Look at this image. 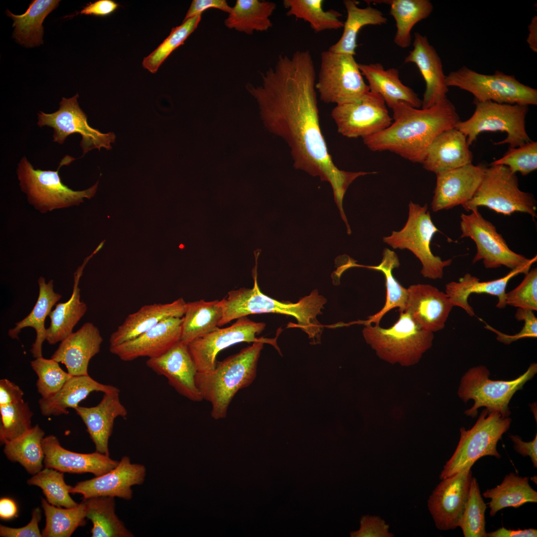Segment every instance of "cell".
<instances>
[{"mask_svg": "<svg viewBox=\"0 0 537 537\" xmlns=\"http://www.w3.org/2000/svg\"><path fill=\"white\" fill-rule=\"evenodd\" d=\"M483 496L491 499L487 505L491 517L507 507L518 508L528 502H537V492L530 485L529 477L513 472L506 475L500 485L486 490Z\"/></svg>", "mask_w": 537, "mask_h": 537, "instance_id": "cell-40", "label": "cell"}, {"mask_svg": "<svg viewBox=\"0 0 537 537\" xmlns=\"http://www.w3.org/2000/svg\"><path fill=\"white\" fill-rule=\"evenodd\" d=\"M529 34L527 41L534 52L537 51V17L535 16L528 26Z\"/></svg>", "mask_w": 537, "mask_h": 537, "instance_id": "cell-62", "label": "cell"}, {"mask_svg": "<svg viewBox=\"0 0 537 537\" xmlns=\"http://www.w3.org/2000/svg\"><path fill=\"white\" fill-rule=\"evenodd\" d=\"M391 124L363 139L371 151H388L414 163H422L432 143L441 133L455 128L460 121L453 103L447 98L428 108L399 102L392 108Z\"/></svg>", "mask_w": 537, "mask_h": 537, "instance_id": "cell-2", "label": "cell"}, {"mask_svg": "<svg viewBox=\"0 0 537 537\" xmlns=\"http://www.w3.org/2000/svg\"><path fill=\"white\" fill-rule=\"evenodd\" d=\"M446 84L469 92L475 101L522 105L537 104V90L520 83L513 75L496 71L477 73L463 66L446 76Z\"/></svg>", "mask_w": 537, "mask_h": 537, "instance_id": "cell-12", "label": "cell"}, {"mask_svg": "<svg viewBox=\"0 0 537 537\" xmlns=\"http://www.w3.org/2000/svg\"><path fill=\"white\" fill-rule=\"evenodd\" d=\"M475 109L467 120L459 121L455 128L466 137L469 146L478 135L485 131H501L506 138L495 145L508 144L509 148L521 146L531 141L526 129L528 106L498 103L491 101H474Z\"/></svg>", "mask_w": 537, "mask_h": 537, "instance_id": "cell-10", "label": "cell"}, {"mask_svg": "<svg viewBox=\"0 0 537 537\" xmlns=\"http://www.w3.org/2000/svg\"><path fill=\"white\" fill-rule=\"evenodd\" d=\"M413 46L404 62L415 64L420 71L426 84L421 107L428 108L447 97L446 76L440 57L426 36L416 32Z\"/></svg>", "mask_w": 537, "mask_h": 537, "instance_id": "cell-25", "label": "cell"}, {"mask_svg": "<svg viewBox=\"0 0 537 537\" xmlns=\"http://www.w3.org/2000/svg\"><path fill=\"white\" fill-rule=\"evenodd\" d=\"M315 88L320 99L340 105L359 101L370 90L354 56L322 52Z\"/></svg>", "mask_w": 537, "mask_h": 537, "instance_id": "cell-13", "label": "cell"}, {"mask_svg": "<svg viewBox=\"0 0 537 537\" xmlns=\"http://www.w3.org/2000/svg\"><path fill=\"white\" fill-rule=\"evenodd\" d=\"M261 75V85L249 84L247 88L257 100L266 126L286 142L294 167L329 182L335 202L342 205L349 185L363 174L339 169L329 152L320 125L310 52L280 55L275 66Z\"/></svg>", "mask_w": 537, "mask_h": 537, "instance_id": "cell-1", "label": "cell"}, {"mask_svg": "<svg viewBox=\"0 0 537 537\" xmlns=\"http://www.w3.org/2000/svg\"><path fill=\"white\" fill-rule=\"evenodd\" d=\"M461 206L468 212L485 206L505 215L519 212L537 217V201L533 195L520 189L516 174L503 165L486 167L474 196Z\"/></svg>", "mask_w": 537, "mask_h": 537, "instance_id": "cell-7", "label": "cell"}, {"mask_svg": "<svg viewBox=\"0 0 537 537\" xmlns=\"http://www.w3.org/2000/svg\"><path fill=\"white\" fill-rule=\"evenodd\" d=\"M399 312L398 319L390 327L365 324L362 334L380 358L409 365L418 362L432 347L434 333L420 328L406 312Z\"/></svg>", "mask_w": 537, "mask_h": 537, "instance_id": "cell-6", "label": "cell"}, {"mask_svg": "<svg viewBox=\"0 0 537 537\" xmlns=\"http://www.w3.org/2000/svg\"><path fill=\"white\" fill-rule=\"evenodd\" d=\"M30 365L37 375L36 387L42 398L55 394L72 376L63 370L59 362L51 358H35L31 361Z\"/></svg>", "mask_w": 537, "mask_h": 537, "instance_id": "cell-50", "label": "cell"}, {"mask_svg": "<svg viewBox=\"0 0 537 537\" xmlns=\"http://www.w3.org/2000/svg\"><path fill=\"white\" fill-rule=\"evenodd\" d=\"M472 160L466 137L453 128L436 138L422 164L425 170L437 175L471 164Z\"/></svg>", "mask_w": 537, "mask_h": 537, "instance_id": "cell-30", "label": "cell"}, {"mask_svg": "<svg viewBox=\"0 0 537 537\" xmlns=\"http://www.w3.org/2000/svg\"><path fill=\"white\" fill-rule=\"evenodd\" d=\"M367 3H385L390 5V14L396 22V32L394 43L401 48L409 47L411 43V31L420 21L427 18L433 9L429 0H366Z\"/></svg>", "mask_w": 537, "mask_h": 537, "instance_id": "cell-39", "label": "cell"}, {"mask_svg": "<svg viewBox=\"0 0 537 537\" xmlns=\"http://www.w3.org/2000/svg\"><path fill=\"white\" fill-rule=\"evenodd\" d=\"M63 473L53 468L45 467L33 475L27 482L30 485L40 487L47 501L51 505L65 508L76 507L78 503L70 495L72 486L65 482Z\"/></svg>", "mask_w": 537, "mask_h": 537, "instance_id": "cell-46", "label": "cell"}, {"mask_svg": "<svg viewBox=\"0 0 537 537\" xmlns=\"http://www.w3.org/2000/svg\"><path fill=\"white\" fill-rule=\"evenodd\" d=\"M256 266L254 273V284L251 289L241 288L229 291L222 299L223 315L219 326L250 314L274 313L291 315L298 322V327L306 333L314 344L320 343L322 326L317 320L327 300L318 290L302 298L296 303L282 302L269 297L260 291L257 282Z\"/></svg>", "mask_w": 537, "mask_h": 537, "instance_id": "cell-3", "label": "cell"}, {"mask_svg": "<svg viewBox=\"0 0 537 537\" xmlns=\"http://www.w3.org/2000/svg\"><path fill=\"white\" fill-rule=\"evenodd\" d=\"M186 302L182 298L170 303H154L142 306L129 314L110 335L109 347H113L135 338L171 317H183Z\"/></svg>", "mask_w": 537, "mask_h": 537, "instance_id": "cell-29", "label": "cell"}, {"mask_svg": "<svg viewBox=\"0 0 537 537\" xmlns=\"http://www.w3.org/2000/svg\"><path fill=\"white\" fill-rule=\"evenodd\" d=\"M24 393L20 388L7 379L0 380V406L20 401Z\"/></svg>", "mask_w": 537, "mask_h": 537, "instance_id": "cell-58", "label": "cell"}, {"mask_svg": "<svg viewBox=\"0 0 537 537\" xmlns=\"http://www.w3.org/2000/svg\"><path fill=\"white\" fill-rule=\"evenodd\" d=\"M57 0H33L25 12L13 14L8 9L6 14L13 21V37L25 47L38 46L43 43V22L46 17L59 5Z\"/></svg>", "mask_w": 537, "mask_h": 537, "instance_id": "cell-36", "label": "cell"}, {"mask_svg": "<svg viewBox=\"0 0 537 537\" xmlns=\"http://www.w3.org/2000/svg\"><path fill=\"white\" fill-rule=\"evenodd\" d=\"M46 524L42 531L43 537H69L86 521L85 506L83 501L72 508H62L50 504L42 498Z\"/></svg>", "mask_w": 537, "mask_h": 537, "instance_id": "cell-45", "label": "cell"}, {"mask_svg": "<svg viewBox=\"0 0 537 537\" xmlns=\"http://www.w3.org/2000/svg\"><path fill=\"white\" fill-rule=\"evenodd\" d=\"M182 317L166 319L134 339L109 347V351L121 360L141 357H158L181 340Z\"/></svg>", "mask_w": 537, "mask_h": 537, "instance_id": "cell-21", "label": "cell"}, {"mask_svg": "<svg viewBox=\"0 0 537 537\" xmlns=\"http://www.w3.org/2000/svg\"><path fill=\"white\" fill-rule=\"evenodd\" d=\"M287 16L307 22L316 33L338 30L344 26L342 13L334 9L325 10L323 0H283Z\"/></svg>", "mask_w": 537, "mask_h": 537, "instance_id": "cell-44", "label": "cell"}, {"mask_svg": "<svg viewBox=\"0 0 537 537\" xmlns=\"http://www.w3.org/2000/svg\"><path fill=\"white\" fill-rule=\"evenodd\" d=\"M438 231L432 221L427 204L421 206L411 201L408 217L404 227L399 231H392L390 236L384 237L383 242L393 249L411 251L421 262V273L424 277L441 279L444 268L450 265L452 260H442L432 252L431 243Z\"/></svg>", "mask_w": 537, "mask_h": 537, "instance_id": "cell-11", "label": "cell"}, {"mask_svg": "<svg viewBox=\"0 0 537 537\" xmlns=\"http://www.w3.org/2000/svg\"><path fill=\"white\" fill-rule=\"evenodd\" d=\"M45 467L62 472L91 473L98 476L115 467L119 461L97 451L90 453L73 452L64 448L54 435L44 437L42 442Z\"/></svg>", "mask_w": 537, "mask_h": 537, "instance_id": "cell-24", "label": "cell"}, {"mask_svg": "<svg viewBox=\"0 0 537 537\" xmlns=\"http://www.w3.org/2000/svg\"><path fill=\"white\" fill-rule=\"evenodd\" d=\"M102 341L98 328L87 322L61 342L51 358L64 364L72 376L89 375L90 361L99 353Z\"/></svg>", "mask_w": 537, "mask_h": 537, "instance_id": "cell-26", "label": "cell"}, {"mask_svg": "<svg viewBox=\"0 0 537 537\" xmlns=\"http://www.w3.org/2000/svg\"><path fill=\"white\" fill-rule=\"evenodd\" d=\"M75 158L65 156L56 171L35 169L25 157L18 164L16 171L19 185L29 203L42 213L79 205L84 198L90 199L96 193L98 181L90 188L74 190L62 182L60 168L69 165Z\"/></svg>", "mask_w": 537, "mask_h": 537, "instance_id": "cell-5", "label": "cell"}, {"mask_svg": "<svg viewBox=\"0 0 537 537\" xmlns=\"http://www.w3.org/2000/svg\"><path fill=\"white\" fill-rule=\"evenodd\" d=\"M201 19L198 15L183 21L182 23L172 29L170 35L151 54L144 58L143 67L152 73H155L167 57L196 29Z\"/></svg>", "mask_w": 537, "mask_h": 537, "instance_id": "cell-48", "label": "cell"}, {"mask_svg": "<svg viewBox=\"0 0 537 537\" xmlns=\"http://www.w3.org/2000/svg\"><path fill=\"white\" fill-rule=\"evenodd\" d=\"M209 8H216L229 13L231 7L225 0H193L183 21L198 15Z\"/></svg>", "mask_w": 537, "mask_h": 537, "instance_id": "cell-56", "label": "cell"}, {"mask_svg": "<svg viewBox=\"0 0 537 537\" xmlns=\"http://www.w3.org/2000/svg\"><path fill=\"white\" fill-rule=\"evenodd\" d=\"M276 7L270 1L237 0L224 20L225 25L249 35L255 31H266L272 26L269 17Z\"/></svg>", "mask_w": 537, "mask_h": 537, "instance_id": "cell-38", "label": "cell"}, {"mask_svg": "<svg viewBox=\"0 0 537 537\" xmlns=\"http://www.w3.org/2000/svg\"><path fill=\"white\" fill-rule=\"evenodd\" d=\"M265 326L264 323L255 322L247 316L243 317L237 319L229 327H219L189 343V350L197 371L206 372L213 370L217 364L216 357L218 353L237 343L261 342L271 344L279 350L276 338L256 337V335L260 334Z\"/></svg>", "mask_w": 537, "mask_h": 537, "instance_id": "cell-16", "label": "cell"}, {"mask_svg": "<svg viewBox=\"0 0 537 537\" xmlns=\"http://www.w3.org/2000/svg\"><path fill=\"white\" fill-rule=\"evenodd\" d=\"M514 443L515 451L523 456H529L533 462L534 467H537V435L531 442H525L518 435H510Z\"/></svg>", "mask_w": 537, "mask_h": 537, "instance_id": "cell-59", "label": "cell"}, {"mask_svg": "<svg viewBox=\"0 0 537 537\" xmlns=\"http://www.w3.org/2000/svg\"><path fill=\"white\" fill-rule=\"evenodd\" d=\"M485 168L471 163L437 174L433 211L450 209L470 200L481 182Z\"/></svg>", "mask_w": 537, "mask_h": 537, "instance_id": "cell-22", "label": "cell"}, {"mask_svg": "<svg viewBox=\"0 0 537 537\" xmlns=\"http://www.w3.org/2000/svg\"><path fill=\"white\" fill-rule=\"evenodd\" d=\"M360 529L351 533L352 537H390L389 526L377 516H363L360 520Z\"/></svg>", "mask_w": 537, "mask_h": 537, "instance_id": "cell-54", "label": "cell"}, {"mask_svg": "<svg viewBox=\"0 0 537 537\" xmlns=\"http://www.w3.org/2000/svg\"><path fill=\"white\" fill-rule=\"evenodd\" d=\"M472 478L471 467L462 469L443 479L430 495L428 508L438 529L447 531L458 527Z\"/></svg>", "mask_w": 537, "mask_h": 537, "instance_id": "cell-18", "label": "cell"}, {"mask_svg": "<svg viewBox=\"0 0 537 537\" xmlns=\"http://www.w3.org/2000/svg\"><path fill=\"white\" fill-rule=\"evenodd\" d=\"M146 476V468L134 463L123 456L117 466L106 473L78 482L71 487V493L82 494L84 499L97 496L118 497L130 500L133 497L132 487L141 485Z\"/></svg>", "mask_w": 537, "mask_h": 537, "instance_id": "cell-19", "label": "cell"}, {"mask_svg": "<svg viewBox=\"0 0 537 537\" xmlns=\"http://www.w3.org/2000/svg\"><path fill=\"white\" fill-rule=\"evenodd\" d=\"M39 294L35 306L29 314L15 326L9 330L8 336L12 339H17L21 330L26 327H32L36 331V337L30 352L35 358L42 357V345L46 339V329L45 321L51 312L54 305L61 299L62 295L54 290L53 280L46 282L43 277L38 280Z\"/></svg>", "mask_w": 537, "mask_h": 537, "instance_id": "cell-33", "label": "cell"}, {"mask_svg": "<svg viewBox=\"0 0 537 537\" xmlns=\"http://www.w3.org/2000/svg\"><path fill=\"white\" fill-rule=\"evenodd\" d=\"M0 441L2 445L18 438L32 427L33 413L23 399L0 405Z\"/></svg>", "mask_w": 537, "mask_h": 537, "instance_id": "cell-47", "label": "cell"}, {"mask_svg": "<svg viewBox=\"0 0 537 537\" xmlns=\"http://www.w3.org/2000/svg\"><path fill=\"white\" fill-rule=\"evenodd\" d=\"M146 365L166 377L177 392L194 402L202 400L195 383L197 369L187 344L180 341L162 355L148 358Z\"/></svg>", "mask_w": 537, "mask_h": 537, "instance_id": "cell-20", "label": "cell"}, {"mask_svg": "<svg viewBox=\"0 0 537 537\" xmlns=\"http://www.w3.org/2000/svg\"><path fill=\"white\" fill-rule=\"evenodd\" d=\"M484 502L476 479L472 477L467 501L458 527L465 537H487Z\"/></svg>", "mask_w": 537, "mask_h": 537, "instance_id": "cell-49", "label": "cell"}, {"mask_svg": "<svg viewBox=\"0 0 537 537\" xmlns=\"http://www.w3.org/2000/svg\"><path fill=\"white\" fill-rule=\"evenodd\" d=\"M119 392L104 393L101 400L95 406L79 405L74 409L86 425L96 451L108 456V441L114 421L118 417L125 418L128 414L120 400Z\"/></svg>", "mask_w": 537, "mask_h": 537, "instance_id": "cell-27", "label": "cell"}, {"mask_svg": "<svg viewBox=\"0 0 537 537\" xmlns=\"http://www.w3.org/2000/svg\"><path fill=\"white\" fill-rule=\"evenodd\" d=\"M223 315L222 300L186 302L182 317L181 341L188 344L219 328Z\"/></svg>", "mask_w": 537, "mask_h": 537, "instance_id": "cell-37", "label": "cell"}, {"mask_svg": "<svg viewBox=\"0 0 537 537\" xmlns=\"http://www.w3.org/2000/svg\"><path fill=\"white\" fill-rule=\"evenodd\" d=\"M44 437V432L37 424L18 438L6 442L3 452L9 460L18 462L33 475L43 466L42 442Z\"/></svg>", "mask_w": 537, "mask_h": 537, "instance_id": "cell-42", "label": "cell"}, {"mask_svg": "<svg viewBox=\"0 0 537 537\" xmlns=\"http://www.w3.org/2000/svg\"><path fill=\"white\" fill-rule=\"evenodd\" d=\"M407 289L404 311L424 330L434 333L443 329L453 307L446 293L430 284H413Z\"/></svg>", "mask_w": 537, "mask_h": 537, "instance_id": "cell-23", "label": "cell"}, {"mask_svg": "<svg viewBox=\"0 0 537 537\" xmlns=\"http://www.w3.org/2000/svg\"><path fill=\"white\" fill-rule=\"evenodd\" d=\"M90 260L87 258L74 276V285L70 298L66 302L58 303L49 315V327L46 329V339L49 344L61 342L73 333L75 325L87 310V304L80 299L79 281L84 267Z\"/></svg>", "mask_w": 537, "mask_h": 537, "instance_id": "cell-34", "label": "cell"}, {"mask_svg": "<svg viewBox=\"0 0 537 537\" xmlns=\"http://www.w3.org/2000/svg\"><path fill=\"white\" fill-rule=\"evenodd\" d=\"M264 344L254 342L217 363L213 370L197 372L196 385L202 400L211 404V416L215 420L225 418L236 394L249 386L255 380Z\"/></svg>", "mask_w": 537, "mask_h": 537, "instance_id": "cell-4", "label": "cell"}, {"mask_svg": "<svg viewBox=\"0 0 537 537\" xmlns=\"http://www.w3.org/2000/svg\"><path fill=\"white\" fill-rule=\"evenodd\" d=\"M400 262L396 254L388 248H385L382 253V259L379 265L376 266H365L353 264L352 267H361L372 268L382 272L385 276L386 297L384 307L377 313L368 317L365 321L358 323H371L379 325L382 317L389 310L398 308L399 312L404 311L407 298V289L403 287L392 274L394 268L399 267Z\"/></svg>", "mask_w": 537, "mask_h": 537, "instance_id": "cell-43", "label": "cell"}, {"mask_svg": "<svg viewBox=\"0 0 537 537\" xmlns=\"http://www.w3.org/2000/svg\"><path fill=\"white\" fill-rule=\"evenodd\" d=\"M331 116L338 132L350 138L364 139L377 134L393 120L382 97L370 90L358 101L336 105Z\"/></svg>", "mask_w": 537, "mask_h": 537, "instance_id": "cell-17", "label": "cell"}, {"mask_svg": "<svg viewBox=\"0 0 537 537\" xmlns=\"http://www.w3.org/2000/svg\"><path fill=\"white\" fill-rule=\"evenodd\" d=\"M343 3L347 13L346 21L344 22L343 32L339 40L328 50L336 53L355 56L360 30L366 25L386 24L387 18L381 11L369 5L361 8L358 6V2L355 0H344Z\"/></svg>", "mask_w": 537, "mask_h": 537, "instance_id": "cell-35", "label": "cell"}, {"mask_svg": "<svg viewBox=\"0 0 537 537\" xmlns=\"http://www.w3.org/2000/svg\"><path fill=\"white\" fill-rule=\"evenodd\" d=\"M78 97V93L71 98L62 97L59 108L53 113L40 111L37 114L38 125L51 127L53 129V140L60 144H63L69 135L80 134L83 155L93 149H111V143L115 141V134L112 132L102 133L91 128L88 123L87 115L79 105Z\"/></svg>", "mask_w": 537, "mask_h": 537, "instance_id": "cell-15", "label": "cell"}, {"mask_svg": "<svg viewBox=\"0 0 537 537\" xmlns=\"http://www.w3.org/2000/svg\"><path fill=\"white\" fill-rule=\"evenodd\" d=\"M460 223L461 238H469L476 246L472 263L482 261L487 268L505 266L511 270L529 264L533 259L511 250L495 226L483 217L476 208L469 214L462 213Z\"/></svg>", "mask_w": 537, "mask_h": 537, "instance_id": "cell-14", "label": "cell"}, {"mask_svg": "<svg viewBox=\"0 0 537 537\" xmlns=\"http://www.w3.org/2000/svg\"><path fill=\"white\" fill-rule=\"evenodd\" d=\"M511 421L510 418L502 416L499 412H489L484 409L470 430L460 428L458 445L444 466L440 478L443 479L462 469L472 467L483 456L489 455L500 458L497 444L509 429Z\"/></svg>", "mask_w": 537, "mask_h": 537, "instance_id": "cell-9", "label": "cell"}, {"mask_svg": "<svg viewBox=\"0 0 537 537\" xmlns=\"http://www.w3.org/2000/svg\"><path fill=\"white\" fill-rule=\"evenodd\" d=\"M515 318L519 321H524V325L520 332L513 335L504 334L486 324V328L497 334V340L506 345H509L518 340L537 337V318L534 312L530 310L518 308Z\"/></svg>", "mask_w": 537, "mask_h": 537, "instance_id": "cell-53", "label": "cell"}, {"mask_svg": "<svg viewBox=\"0 0 537 537\" xmlns=\"http://www.w3.org/2000/svg\"><path fill=\"white\" fill-rule=\"evenodd\" d=\"M86 517L92 524V537H133L115 514L114 497L97 496L85 499Z\"/></svg>", "mask_w": 537, "mask_h": 537, "instance_id": "cell-41", "label": "cell"}, {"mask_svg": "<svg viewBox=\"0 0 537 537\" xmlns=\"http://www.w3.org/2000/svg\"><path fill=\"white\" fill-rule=\"evenodd\" d=\"M537 372V364H531L527 371L518 378L509 381L493 380L489 379L490 372L484 365L473 367L462 377L458 387V395L466 403L474 401V405L464 413L475 417L478 409L485 407L489 412H499L502 416L511 414L509 404L517 390L532 379Z\"/></svg>", "mask_w": 537, "mask_h": 537, "instance_id": "cell-8", "label": "cell"}, {"mask_svg": "<svg viewBox=\"0 0 537 537\" xmlns=\"http://www.w3.org/2000/svg\"><path fill=\"white\" fill-rule=\"evenodd\" d=\"M118 7V3L112 0H98L89 3L80 11L66 17L74 16L79 14L96 16H106L115 11Z\"/></svg>", "mask_w": 537, "mask_h": 537, "instance_id": "cell-57", "label": "cell"}, {"mask_svg": "<svg viewBox=\"0 0 537 537\" xmlns=\"http://www.w3.org/2000/svg\"><path fill=\"white\" fill-rule=\"evenodd\" d=\"M41 519V511L39 507L33 509L30 522L25 526L14 528L0 526V536L2 537H41L39 528Z\"/></svg>", "mask_w": 537, "mask_h": 537, "instance_id": "cell-55", "label": "cell"}, {"mask_svg": "<svg viewBox=\"0 0 537 537\" xmlns=\"http://www.w3.org/2000/svg\"><path fill=\"white\" fill-rule=\"evenodd\" d=\"M507 305L537 310V269L534 268L525 274L520 284L506 293Z\"/></svg>", "mask_w": 537, "mask_h": 537, "instance_id": "cell-52", "label": "cell"}, {"mask_svg": "<svg viewBox=\"0 0 537 537\" xmlns=\"http://www.w3.org/2000/svg\"><path fill=\"white\" fill-rule=\"evenodd\" d=\"M94 391L104 393L120 390L112 385L100 383L89 375L72 376L55 394L39 400L40 412L45 416L68 414V408L74 409Z\"/></svg>", "mask_w": 537, "mask_h": 537, "instance_id": "cell-32", "label": "cell"}, {"mask_svg": "<svg viewBox=\"0 0 537 537\" xmlns=\"http://www.w3.org/2000/svg\"><path fill=\"white\" fill-rule=\"evenodd\" d=\"M17 507L11 499L2 498L0 500V518L4 520H10L17 516Z\"/></svg>", "mask_w": 537, "mask_h": 537, "instance_id": "cell-61", "label": "cell"}, {"mask_svg": "<svg viewBox=\"0 0 537 537\" xmlns=\"http://www.w3.org/2000/svg\"><path fill=\"white\" fill-rule=\"evenodd\" d=\"M488 537H536L537 530L535 529L513 530L502 527L496 531L487 533Z\"/></svg>", "mask_w": 537, "mask_h": 537, "instance_id": "cell-60", "label": "cell"}, {"mask_svg": "<svg viewBox=\"0 0 537 537\" xmlns=\"http://www.w3.org/2000/svg\"><path fill=\"white\" fill-rule=\"evenodd\" d=\"M537 256L528 264L512 269L504 276L493 280L480 281L477 277L469 273L465 274L457 281H451L446 285V293L453 306L463 309L469 316H475L472 307L468 299L472 293H486L497 297L498 301L496 307L503 309L506 306V288L509 281L520 273L526 274L532 265L537 261Z\"/></svg>", "mask_w": 537, "mask_h": 537, "instance_id": "cell-28", "label": "cell"}, {"mask_svg": "<svg viewBox=\"0 0 537 537\" xmlns=\"http://www.w3.org/2000/svg\"><path fill=\"white\" fill-rule=\"evenodd\" d=\"M358 67L367 81L369 90L379 94L389 108L401 101L417 108L422 106V100L417 94L400 80L397 69H385L378 63H358Z\"/></svg>", "mask_w": 537, "mask_h": 537, "instance_id": "cell-31", "label": "cell"}, {"mask_svg": "<svg viewBox=\"0 0 537 537\" xmlns=\"http://www.w3.org/2000/svg\"><path fill=\"white\" fill-rule=\"evenodd\" d=\"M490 165H503L516 174L526 176L537 169V142H530L516 148H509L501 158Z\"/></svg>", "mask_w": 537, "mask_h": 537, "instance_id": "cell-51", "label": "cell"}]
</instances>
